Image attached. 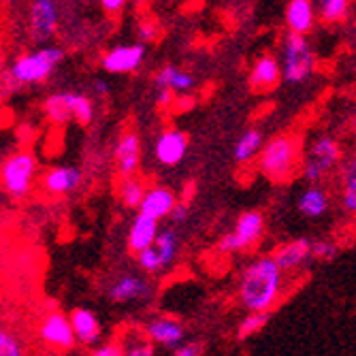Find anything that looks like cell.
<instances>
[{
	"instance_id": "cell-8",
	"label": "cell",
	"mask_w": 356,
	"mask_h": 356,
	"mask_svg": "<svg viewBox=\"0 0 356 356\" xmlns=\"http://www.w3.org/2000/svg\"><path fill=\"white\" fill-rule=\"evenodd\" d=\"M154 288L152 284L139 275V273H122L118 275L109 288H107V297L113 303H139L152 299Z\"/></svg>"
},
{
	"instance_id": "cell-7",
	"label": "cell",
	"mask_w": 356,
	"mask_h": 356,
	"mask_svg": "<svg viewBox=\"0 0 356 356\" xmlns=\"http://www.w3.org/2000/svg\"><path fill=\"white\" fill-rule=\"evenodd\" d=\"M177 254H179V237L173 229H165L158 233V237L152 245L137 252V265L145 273L158 275V273L167 271L175 263Z\"/></svg>"
},
{
	"instance_id": "cell-35",
	"label": "cell",
	"mask_w": 356,
	"mask_h": 356,
	"mask_svg": "<svg viewBox=\"0 0 356 356\" xmlns=\"http://www.w3.org/2000/svg\"><path fill=\"white\" fill-rule=\"evenodd\" d=\"M205 352V346L201 343V341H181L175 350H173V354L175 356H201Z\"/></svg>"
},
{
	"instance_id": "cell-24",
	"label": "cell",
	"mask_w": 356,
	"mask_h": 356,
	"mask_svg": "<svg viewBox=\"0 0 356 356\" xmlns=\"http://www.w3.org/2000/svg\"><path fill=\"white\" fill-rule=\"evenodd\" d=\"M154 83H156V90L165 88V90H171L173 94H190L194 86H197V79H194L192 73L175 67V64H167V67H163L156 73Z\"/></svg>"
},
{
	"instance_id": "cell-40",
	"label": "cell",
	"mask_w": 356,
	"mask_h": 356,
	"mask_svg": "<svg viewBox=\"0 0 356 356\" xmlns=\"http://www.w3.org/2000/svg\"><path fill=\"white\" fill-rule=\"evenodd\" d=\"M126 5H128V0H101V7L109 15H118Z\"/></svg>"
},
{
	"instance_id": "cell-32",
	"label": "cell",
	"mask_w": 356,
	"mask_h": 356,
	"mask_svg": "<svg viewBox=\"0 0 356 356\" xmlns=\"http://www.w3.org/2000/svg\"><path fill=\"white\" fill-rule=\"evenodd\" d=\"M339 254V248L335 241L331 239H320V241H312V258L320 263H331L335 261Z\"/></svg>"
},
{
	"instance_id": "cell-14",
	"label": "cell",
	"mask_w": 356,
	"mask_h": 356,
	"mask_svg": "<svg viewBox=\"0 0 356 356\" xmlns=\"http://www.w3.org/2000/svg\"><path fill=\"white\" fill-rule=\"evenodd\" d=\"M188 152V137L186 133L177 131V128H167L158 135L154 143V156L160 165L165 167H175L186 158Z\"/></svg>"
},
{
	"instance_id": "cell-18",
	"label": "cell",
	"mask_w": 356,
	"mask_h": 356,
	"mask_svg": "<svg viewBox=\"0 0 356 356\" xmlns=\"http://www.w3.org/2000/svg\"><path fill=\"white\" fill-rule=\"evenodd\" d=\"M233 233L237 235L241 252L254 250L265 237V218H263V213L261 211H243L235 222V231Z\"/></svg>"
},
{
	"instance_id": "cell-29",
	"label": "cell",
	"mask_w": 356,
	"mask_h": 356,
	"mask_svg": "<svg viewBox=\"0 0 356 356\" xmlns=\"http://www.w3.org/2000/svg\"><path fill=\"white\" fill-rule=\"evenodd\" d=\"M316 11L325 24H339L348 17L354 0H314Z\"/></svg>"
},
{
	"instance_id": "cell-28",
	"label": "cell",
	"mask_w": 356,
	"mask_h": 356,
	"mask_svg": "<svg viewBox=\"0 0 356 356\" xmlns=\"http://www.w3.org/2000/svg\"><path fill=\"white\" fill-rule=\"evenodd\" d=\"M62 96H64V103H67V109H69L71 120H75L81 126H86V124L92 122V118H94V105H92V101L88 99L86 94L62 92Z\"/></svg>"
},
{
	"instance_id": "cell-10",
	"label": "cell",
	"mask_w": 356,
	"mask_h": 356,
	"mask_svg": "<svg viewBox=\"0 0 356 356\" xmlns=\"http://www.w3.org/2000/svg\"><path fill=\"white\" fill-rule=\"evenodd\" d=\"M60 22V11L54 0H35L28 11V32L30 37L43 43L54 37Z\"/></svg>"
},
{
	"instance_id": "cell-25",
	"label": "cell",
	"mask_w": 356,
	"mask_h": 356,
	"mask_svg": "<svg viewBox=\"0 0 356 356\" xmlns=\"http://www.w3.org/2000/svg\"><path fill=\"white\" fill-rule=\"evenodd\" d=\"M339 203L348 216L356 218V154L339 167Z\"/></svg>"
},
{
	"instance_id": "cell-20",
	"label": "cell",
	"mask_w": 356,
	"mask_h": 356,
	"mask_svg": "<svg viewBox=\"0 0 356 356\" xmlns=\"http://www.w3.org/2000/svg\"><path fill=\"white\" fill-rule=\"evenodd\" d=\"M175 203H177V197H175V192L171 188L154 186V188L145 190L143 201L139 205V211L145 213V216H152L156 220H163V218H169Z\"/></svg>"
},
{
	"instance_id": "cell-16",
	"label": "cell",
	"mask_w": 356,
	"mask_h": 356,
	"mask_svg": "<svg viewBox=\"0 0 356 356\" xmlns=\"http://www.w3.org/2000/svg\"><path fill=\"white\" fill-rule=\"evenodd\" d=\"M273 258L284 273H295V271L303 269L309 261H314L312 258V241L301 237V239H293L288 243H282L273 252Z\"/></svg>"
},
{
	"instance_id": "cell-34",
	"label": "cell",
	"mask_w": 356,
	"mask_h": 356,
	"mask_svg": "<svg viewBox=\"0 0 356 356\" xmlns=\"http://www.w3.org/2000/svg\"><path fill=\"white\" fill-rule=\"evenodd\" d=\"M22 352H24L22 343L13 335L0 329V356H19Z\"/></svg>"
},
{
	"instance_id": "cell-17",
	"label": "cell",
	"mask_w": 356,
	"mask_h": 356,
	"mask_svg": "<svg viewBox=\"0 0 356 356\" xmlns=\"http://www.w3.org/2000/svg\"><path fill=\"white\" fill-rule=\"evenodd\" d=\"M284 19L288 32H297V35L307 37L316 28V19H318L316 3L314 0H288Z\"/></svg>"
},
{
	"instance_id": "cell-11",
	"label": "cell",
	"mask_w": 356,
	"mask_h": 356,
	"mask_svg": "<svg viewBox=\"0 0 356 356\" xmlns=\"http://www.w3.org/2000/svg\"><path fill=\"white\" fill-rule=\"evenodd\" d=\"M39 335H41L45 346H49L54 350H60V352L73 350L75 343H77V337H75L71 320L64 314H49V316H45V320L41 322Z\"/></svg>"
},
{
	"instance_id": "cell-36",
	"label": "cell",
	"mask_w": 356,
	"mask_h": 356,
	"mask_svg": "<svg viewBox=\"0 0 356 356\" xmlns=\"http://www.w3.org/2000/svg\"><path fill=\"white\" fill-rule=\"evenodd\" d=\"M218 250H220L222 254H235V252H241L239 241H237V235H235L233 231H231V233H226V235H222L220 241H218Z\"/></svg>"
},
{
	"instance_id": "cell-38",
	"label": "cell",
	"mask_w": 356,
	"mask_h": 356,
	"mask_svg": "<svg viewBox=\"0 0 356 356\" xmlns=\"http://www.w3.org/2000/svg\"><path fill=\"white\" fill-rule=\"evenodd\" d=\"M173 99H175V94H173L171 90L158 88V92H156V105H158L160 109H167V107H171Z\"/></svg>"
},
{
	"instance_id": "cell-39",
	"label": "cell",
	"mask_w": 356,
	"mask_h": 356,
	"mask_svg": "<svg viewBox=\"0 0 356 356\" xmlns=\"http://www.w3.org/2000/svg\"><path fill=\"white\" fill-rule=\"evenodd\" d=\"M186 218H188V205L177 201V203L173 205L171 213H169V220H171L173 224H181V222H186Z\"/></svg>"
},
{
	"instance_id": "cell-22",
	"label": "cell",
	"mask_w": 356,
	"mask_h": 356,
	"mask_svg": "<svg viewBox=\"0 0 356 356\" xmlns=\"http://www.w3.org/2000/svg\"><path fill=\"white\" fill-rule=\"evenodd\" d=\"M160 220L152 218V216H145V213H137L133 224H131V231H128V248H131L133 254L145 250L147 245H152L160 233V226H158Z\"/></svg>"
},
{
	"instance_id": "cell-3",
	"label": "cell",
	"mask_w": 356,
	"mask_h": 356,
	"mask_svg": "<svg viewBox=\"0 0 356 356\" xmlns=\"http://www.w3.org/2000/svg\"><path fill=\"white\" fill-rule=\"evenodd\" d=\"M343 163V147L333 135H318L307 152H303L301 175L309 184H320L325 177L333 175Z\"/></svg>"
},
{
	"instance_id": "cell-4",
	"label": "cell",
	"mask_w": 356,
	"mask_h": 356,
	"mask_svg": "<svg viewBox=\"0 0 356 356\" xmlns=\"http://www.w3.org/2000/svg\"><path fill=\"white\" fill-rule=\"evenodd\" d=\"M282 77L290 86H301L316 73V54L305 35L288 32L282 43Z\"/></svg>"
},
{
	"instance_id": "cell-9",
	"label": "cell",
	"mask_w": 356,
	"mask_h": 356,
	"mask_svg": "<svg viewBox=\"0 0 356 356\" xmlns=\"http://www.w3.org/2000/svg\"><path fill=\"white\" fill-rule=\"evenodd\" d=\"M145 60V43H133V45H115L111 47L101 64L105 73H113V75H128L141 69V64Z\"/></svg>"
},
{
	"instance_id": "cell-23",
	"label": "cell",
	"mask_w": 356,
	"mask_h": 356,
	"mask_svg": "<svg viewBox=\"0 0 356 356\" xmlns=\"http://www.w3.org/2000/svg\"><path fill=\"white\" fill-rule=\"evenodd\" d=\"M331 207V199H329V192L322 188L320 184H309L301 194H299V201H297V209L303 218L309 220H318L322 218Z\"/></svg>"
},
{
	"instance_id": "cell-19",
	"label": "cell",
	"mask_w": 356,
	"mask_h": 356,
	"mask_svg": "<svg viewBox=\"0 0 356 356\" xmlns=\"http://www.w3.org/2000/svg\"><path fill=\"white\" fill-rule=\"evenodd\" d=\"M69 320H71V325H73L77 343H83L88 348L99 346L101 335H103V329H101L99 318L94 316V312L86 309V307H75L71 312Z\"/></svg>"
},
{
	"instance_id": "cell-21",
	"label": "cell",
	"mask_w": 356,
	"mask_h": 356,
	"mask_svg": "<svg viewBox=\"0 0 356 356\" xmlns=\"http://www.w3.org/2000/svg\"><path fill=\"white\" fill-rule=\"evenodd\" d=\"M79 184H81V171L77 167H67V165L54 167L43 175V190L47 194H54V197L77 190Z\"/></svg>"
},
{
	"instance_id": "cell-41",
	"label": "cell",
	"mask_w": 356,
	"mask_h": 356,
	"mask_svg": "<svg viewBox=\"0 0 356 356\" xmlns=\"http://www.w3.org/2000/svg\"><path fill=\"white\" fill-rule=\"evenodd\" d=\"M350 128H352V133H356V105L350 113Z\"/></svg>"
},
{
	"instance_id": "cell-27",
	"label": "cell",
	"mask_w": 356,
	"mask_h": 356,
	"mask_svg": "<svg viewBox=\"0 0 356 356\" xmlns=\"http://www.w3.org/2000/svg\"><path fill=\"white\" fill-rule=\"evenodd\" d=\"M122 352L128 356H152L156 352L154 341L147 337L145 329H131L126 331L124 339L120 341Z\"/></svg>"
},
{
	"instance_id": "cell-30",
	"label": "cell",
	"mask_w": 356,
	"mask_h": 356,
	"mask_svg": "<svg viewBox=\"0 0 356 356\" xmlns=\"http://www.w3.org/2000/svg\"><path fill=\"white\" fill-rule=\"evenodd\" d=\"M145 186L139 177L131 175V177H122L120 181V188H118V197L120 201L126 205V207H131V209H139L141 201H143V194H145Z\"/></svg>"
},
{
	"instance_id": "cell-42",
	"label": "cell",
	"mask_w": 356,
	"mask_h": 356,
	"mask_svg": "<svg viewBox=\"0 0 356 356\" xmlns=\"http://www.w3.org/2000/svg\"><path fill=\"white\" fill-rule=\"evenodd\" d=\"M94 86H96V90H99V94H101V92H103V94L107 92V90H105L107 86H105V83H101V81H99V83H94Z\"/></svg>"
},
{
	"instance_id": "cell-15",
	"label": "cell",
	"mask_w": 356,
	"mask_h": 356,
	"mask_svg": "<svg viewBox=\"0 0 356 356\" xmlns=\"http://www.w3.org/2000/svg\"><path fill=\"white\" fill-rule=\"evenodd\" d=\"M145 333L154 341V346H160V348L171 350V352L186 339L184 325H181L179 320L171 318V316L152 318L145 325Z\"/></svg>"
},
{
	"instance_id": "cell-12",
	"label": "cell",
	"mask_w": 356,
	"mask_h": 356,
	"mask_svg": "<svg viewBox=\"0 0 356 356\" xmlns=\"http://www.w3.org/2000/svg\"><path fill=\"white\" fill-rule=\"evenodd\" d=\"M282 81H284V77H282V62L275 56L263 54L261 58L254 60L252 69H250V77H248V83H250L252 92H258V94L271 92Z\"/></svg>"
},
{
	"instance_id": "cell-5",
	"label": "cell",
	"mask_w": 356,
	"mask_h": 356,
	"mask_svg": "<svg viewBox=\"0 0 356 356\" xmlns=\"http://www.w3.org/2000/svg\"><path fill=\"white\" fill-rule=\"evenodd\" d=\"M64 60V49L47 45L39 47L35 51H28L19 58L13 60L9 77L17 86H28V83H41L49 79V75L58 69V64Z\"/></svg>"
},
{
	"instance_id": "cell-31",
	"label": "cell",
	"mask_w": 356,
	"mask_h": 356,
	"mask_svg": "<svg viewBox=\"0 0 356 356\" xmlns=\"http://www.w3.org/2000/svg\"><path fill=\"white\" fill-rule=\"evenodd\" d=\"M267 325H269V312H248L237 327V339L245 341L261 333Z\"/></svg>"
},
{
	"instance_id": "cell-43",
	"label": "cell",
	"mask_w": 356,
	"mask_h": 356,
	"mask_svg": "<svg viewBox=\"0 0 356 356\" xmlns=\"http://www.w3.org/2000/svg\"><path fill=\"white\" fill-rule=\"evenodd\" d=\"M203 3H205V0H203Z\"/></svg>"
},
{
	"instance_id": "cell-6",
	"label": "cell",
	"mask_w": 356,
	"mask_h": 356,
	"mask_svg": "<svg viewBox=\"0 0 356 356\" xmlns=\"http://www.w3.org/2000/svg\"><path fill=\"white\" fill-rule=\"evenodd\" d=\"M35 175H37V160L30 152H15L0 167V184H3L7 194H11L15 199H22L30 192Z\"/></svg>"
},
{
	"instance_id": "cell-37",
	"label": "cell",
	"mask_w": 356,
	"mask_h": 356,
	"mask_svg": "<svg viewBox=\"0 0 356 356\" xmlns=\"http://www.w3.org/2000/svg\"><path fill=\"white\" fill-rule=\"evenodd\" d=\"M94 356H122V346L120 341H109V343H101L99 348L92 350Z\"/></svg>"
},
{
	"instance_id": "cell-2",
	"label": "cell",
	"mask_w": 356,
	"mask_h": 356,
	"mask_svg": "<svg viewBox=\"0 0 356 356\" xmlns=\"http://www.w3.org/2000/svg\"><path fill=\"white\" fill-rule=\"evenodd\" d=\"M303 143L295 135H277L267 141L256 158L258 171L269 181L286 184L301 171Z\"/></svg>"
},
{
	"instance_id": "cell-33",
	"label": "cell",
	"mask_w": 356,
	"mask_h": 356,
	"mask_svg": "<svg viewBox=\"0 0 356 356\" xmlns=\"http://www.w3.org/2000/svg\"><path fill=\"white\" fill-rule=\"evenodd\" d=\"M137 37L141 43H154L160 37V26L156 19H143L137 26Z\"/></svg>"
},
{
	"instance_id": "cell-13",
	"label": "cell",
	"mask_w": 356,
	"mask_h": 356,
	"mask_svg": "<svg viewBox=\"0 0 356 356\" xmlns=\"http://www.w3.org/2000/svg\"><path fill=\"white\" fill-rule=\"evenodd\" d=\"M113 158H115V171L120 173V177L137 175L141 165V139L135 131H126L120 135Z\"/></svg>"
},
{
	"instance_id": "cell-1",
	"label": "cell",
	"mask_w": 356,
	"mask_h": 356,
	"mask_svg": "<svg viewBox=\"0 0 356 356\" xmlns=\"http://www.w3.org/2000/svg\"><path fill=\"white\" fill-rule=\"evenodd\" d=\"M284 271L275 263L273 254L258 256L241 271L239 303L245 312H271L284 297Z\"/></svg>"
},
{
	"instance_id": "cell-26",
	"label": "cell",
	"mask_w": 356,
	"mask_h": 356,
	"mask_svg": "<svg viewBox=\"0 0 356 356\" xmlns=\"http://www.w3.org/2000/svg\"><path fill=\"white\" fill-rule=\"evenodd\" d=\"M263 141H265L263 139V133L258 131V128H250V131H245L237 139V143L233 147L235 163L237 165H250V163H254V160L258 158V154H261L263 145H265Z\"/></svg>"
}]
</instances>
